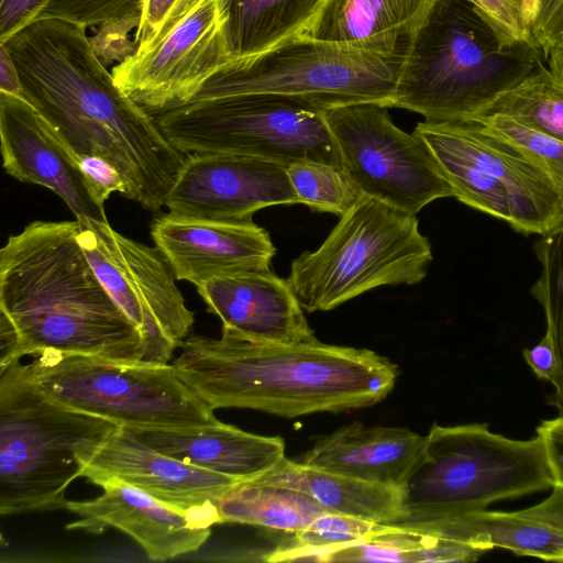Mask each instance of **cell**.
Wrapping results in <instances>:
<instances>
[{
    "instance_id": "cell-31",
    "label": "cell",
    "mask_w": 563,
    "mask_h": 563,
    "mask_svg": "<svg viewBox=\"0 0 563 563\" xmlns=\"http://www.w3.org/2000/svg\"><path fill=\"white\" fill-rule=\"evenodd\" d=\"M379 523L366 519L324 512L292 537L283 540L263 560L266 562L316 561L327 552L371 538Z\"/></svg>"
},
{
    "instance_id": "cell-22",
    "label": "cell",
    "mask_w": 563,
    "mask_h": 563,
    "mask_svg": "<svg viewBox=\"0 0 563 563\" xmlns=\"http://www.w3.org/2000/svg\"><path fill=\"white\" fill-rule=\"evenodd\" d=\"M120 429L163 454L239 482L263 475L285 457L280 437L254 434L221 421L188 428Z\"/></svg>"
},
{
    "instance_id": "cell-25",
    "label": "cell",
    "mask_w": 563,
    "mask_h": 563,
    "mask_svg": "<svg viewBox=\"0 0 563 563\" xmlns=\"http://www.w3.org/2000/svg\"><path fill=\"white\" fill-rule=\"evenodd\" d=\"M253 479L300 490L327 512L349 515L377 523H393L400 516L399 487L318 470L286 456L274 468Z\"/></svg>"
},
{
    "instance_id": "cell-15",
    "label": "cell",
    "mask_w": 563,
    "mask_h": 563,
    "mask_svg": "<svg viewBox=\"0 0 563 563\" xmlns=\"http://www.w3.org/2000/svg\"><path fill=\"white\" fill-rule=\"evenodd\" d=\"M81 477L95 485L106 478H119L186 514L203 528L219 523L216 500L240 483L163 454L120 427L88 452Z\"/></svg>"
},
{
    "instance_id": "cell-11",
    "label": "cell",
    "mask_w": 563,
    "mask_h": 563,
    "mask_svg": "<svg viewBox=\"0 0 563 563\" xmlns=\"http://www.w3.org/2000/svg\"><path fill=\"white\" fill-rule=\"evenodd\" d=\"M77 221L79 243L96 275L140 331L141 364H168L195 322L168 262L155 245L122 235L108 221Z\"/></svg>"
},
{
    "instance_id": "cell-33",
    "label": "cell",
    "mask_w": 563,
    "mask_h": 563,
    "mask_svg": "<svg viewBox=\"0 0 563 563\" xmlns=\"http://www.w3.org/2000/svg\"><path fill=\"white\" fill-rule=\"evenodd\" d=\"M143 5L144 0H44L30 22L56 19L85 27L124 24L136 29Z\"/></svg>"
},
{
    "instance_id": "cell-39",
    "label": "cell",
    "mask_w": 563,
    "mask_h": 563,
    "mask_svg": "<svg viewBox=\"0 0 563 563\" xmlns=\"http://www.w3.org/2000/svg\"><path fill=\"white\" fill-rule=\"evenodd\" d=\"M79 163L101 202L104 203L114 191L123 196V180L111 164L98 157H85Z\"/></svg>"
},
{
    "instance_id": "cell-27",
    "label": "cell",
    "mask_w": 563,
    "mask_h": 563,
    "mask_svg": "<svg viewBox=\"0 0 563 563\" xmlns=\"http://www.w3.org/2000/svg\"><path fill=\"white\" fill-rule=\"evenodd\" d=\"M219 523L233 522L294 533L327 512L307 494L255 479L235 484L214 503Z\"/></svg>"
},
{
    "instance_id": "cell-29",
    "label": "cell",
    "mask_w": 563,
    "mask_h": 563,
    "mask_svg": "<svg viewBox=\"0 0 563 563\" xmlns=\"http://www.w3.org/2000/svg\"><path fill=\"white\" fill-rule=\"evenodd\" d=\"M534 252L541 264V274L531 292L543 307L545 335L556 354L558 371L551 380L554 386L553 405L559 416H563V220L540 235Z\"/></svg>"
},
{
    "instance_id": "cell-9",
    "label": "cell",
    "mask_w": 563,
    "mask_h": 563,
    "mask_svg": "<svg viewBox=\"0 0 563 563\" xmlns=\"http://www.w3.org/2000/svg\"><path fill=\"white\" fill-rule=\"evenodd\" d=\"M31 357L25 371L47 399L119 427L188 428L220 421L173 364H120L53 350Z\"/></svg>"
},
{
    "instance_id": "cell-34",
    "label": "cell",
    "mask_w": 563,
    "mask_h": 563,
    "mask_svg": "<svg viewBox=\"0 0 563 563\" xmlns=\"http://www.w3.org/2000/svg\"><path fill=\"white\" fill-rule=\"evenodd\" d=\"M498 35L503 45L536 44L533 26L540 0H467Z\"/></svg>"
},
{
    "instance_id": "cell-38",
    "label": "cell",
    "mask_w": 563,
    "mask_h": 563,
    "mask_svg": "<svg viewBox=\"0 0 563 563\" xmlns=\"http://www.w3.org/2000/svg\"><path fill=\"white\" fill-rule=\"evenodd\" d=\"M537 435L542 440L553 485L563 487V416L542 421Z\"/></svg>"
},
{
    "instance_id": "cell-19",
    "label": "cell",
    "mask_w": 563,
    "mask_h": 563,
    "mask_svg": "<svg viewBox=\"0 0 563 563\" xmlns=\"http://www.w3.org/2000/svg\"><path fill=\"white\" fill-rule=\"evenodd\" d=\"M100 496L67 500L65 509L78 517L67 530L100 534L109 528L133 539L152 561H166L197 551L211 534L189 516L115 477L100 481Z\"/></svg>"
},
{
    "instance_id": "cell-8",
    "label": "cell",
    "mask_w": 563,
    "mask_h": 563,
    "mask_svg": "<svg viewBox=\"0 0 563 563\" xmlns=\"http://www.w3.org/2000/svg\"><path fill=\"white\" fill-rule=\"evenodd\" d=\"M325 108L303 97L245 93L190 102L155 118L165 137L186 155L230 153L286 167L299 161L343 167Z\"/></svg>"
},
{
    "instance_id": "cell-10",
    "label": "cell",
    "mask_w": 563,
    "mask_h": 563,
    "mask_svg": "<svg viewBox=\"0 0 563 563\" xmlns=\"http://www.w3.org/2000/svg\"><path fill=\"white\" fill-rule=\"evenodd\" d=\"M405 49L388 53L297 35L263 53L229 60L191 102L277 93L327 107L376 102L393 108Z\"/></svg>"
},
{
    "instance_id": "cell-18",
    "label": "cell",
    "mask_w": 563,
    "mask_h": 563,
    "mask_svg": "<svg viewBox=\"0 0 563 563\" xmlns=\"http://www.w3.org/2000/svg\"><path fill=\"white\" fill-rule=\"evenodd\" d=\"M154 245L178 280L195 286L246 271L269 269L276 249L254 221L185 219L163 213L151 223Z\"/></svg>"
},
{
    "instance_id": "cell-7",
    "label": "cell",
    "mask_w": 563,
    "mask_h": 563,
    "mask_svg": "<svg viewBox=\"0 0 563 563\" xmlns=\"http://www.w3.org/2000/svg\"><path fill=\"white\" fill-rule=\"evenodd\" d=\"M431 261L416 214L364 195L320 247L292 261L287 283L305 311H328L373 288L418 284Z\"/></svg>"
},
{
    "instance_id": "cell-14",
    "label": "cell",
    "mask_w": 563,
    "mask_h": 563,
    "mask_svg": "<svg viewBox=\"0 0 563 563\" xmlns=\"http://www.w3.org/2000/svg\"><path fill=\"white\" fill-rule=\"evenodd\" d=\"M299 203L286 166L246 155H187L170 188L168 213L195 220L246 222L263 208Z\"/></svg>"
},
{
    "instance_id": "cell-3",
    "label": "cell",
    "mask_w": 563,
    "mask_h": 563,
    "mask_svg": "<svg viewBox=\"0 0 563 563\" xmlns=\"http://www.w3.org/2000/svg\"><path fill=\"white\" fill-rule=\"evenodd\" d=\"M173 361L177 375L213 410L253 409L295 418L342 412L384 400L398 366L368 349L253 342L189 334Z\"/></svg>"
},
{
    "instance_id": "cell-41",
    "label": "cell",
    "mask_w": 563,
    "mask_h": 563,
    "mask_svg": "<svg viewBox=\"0 0 563 563\" xmlns=\"http://www.w3.org/2000/svg\"><path fill=\"white\" fill-rule=\"evenodd\" d=\"M523 357L538 378L552 380L558 371V358L547 335L537 345L526 349Z\"/></svg>"
},
{
    "instance_id": "cell-2",
    "label": "cell",
    "mask_w": 563,
    "mask_h": 563,
    "mask_svg": "<svg viewBox=\"0 0 563 563\" xmlns=\"http://www.w3.org/2000/svg\"><path fill=\"white\" fill-rule=\"evenodd\" d=\"M74 221L36 220L0 250V367L45 350L141 364L140 331L99 280Z\"/></svg>"
},
{
    "instance_id": "cell-4",
    "label": "cell",
    "mask_w": 563,
    "mask_h": 563,
    "mask_svg": "<svg viewBox=\"0 0 563 563\" xmlns=\"http://www.w3.org/2000/svg\"><path fill=\"white\" fill-rule=\"evenodd\" d=\"M544 59L537 44L503 45L467 0H433L408 37L393 108L431 121L473 120Z\"/></svg>"
},
{
    "instance_id": "cell-42",
    "label": "cell",
    "mask_w": 563,
    "mask_h": 563,
    "mask_svg": "<svg viewBox=\"0 0 563 563\" xmlns=\"http://www.w3.org/2000/svg\"><path fill=\"white\" fill-rule=\"evenodd\" d=\"M0 92L22 97V86L16 67L3 45L0 44Z\"/></svg>"
},
{
    "instance_id": "cell-13",
    "label": "cell",
    "mask_w": 563,
    "mask_h": 563,
    "mask_svg": "<svg viewBox=\"0 0 563 563\" xmlns=\"http://www.w3.org/2000/svg\"><path fill=\"white\" fill-rule=\"evenodd\" d=\"M230 60L219 0H203L156 44L112 68L119 88L156 117L188 104Z\"/></svg>"
},
{
    "instance_id": "cell-37",
    "label": "cell",
    "mask_w": 563,
    "mask_h": 563,
    "mask_svg": "<svg viewBox=\"0 0 563 563\" xmlns=\"http://www.w3.org/2000/svg\"><path fill=\"white\" fill-rule=\"evenodd\" d=\"M533 37L544 57L563 40V0H540Z\"/></svg>"
},
{
    "instance_id": "cell-5",
    "label": "cell",
    "mask_w": 563,
    "mask_h": 563,
    "mask_svg": "<svg viewBox=\"0 0 563 563\" xmlns=\"http://www.w3.org/2000/svg\"><path fill=\"white\" fill-rule=\"evenodd\" d=\"M119 426L51 401L21 360L0 367V514L66 507L87 453Z\"/></svg>"
},
{
    "instance_id": "cell-1",
    "label": "cell",
    "mask_w": 563,
    "mask_h": 563,
    "mask_svg": "<svg viewBox=\"0 0 563 563\" xmlns=\"http://www.w3.org/2000/svg\"><path fill=\"white\" fill-rule=\"evenodd\" d=\"M0 44L16 67L22 97L77 159H104L120 174L125 198L159 211L187 155L118 87L87 27L35 20Z\"/></svg>"
},
{
    "instance_id": "cell-24",
    "label": "cell",
    "mask_w": 563,
    "mask_h": 563,
    "mask_svg": "<svg viewBox=\"0 0 563 563\" xmlns=\"http://www.w3.org/2000/svg\"><path fill=\"white\" fill-rule=\"evenodd\" d=\"M433 0H322L300 34L380 52L406 47Z\"/></svg>"
},
{
    "instance_id": "cell-43",
    "label": "cell",
    "mask_w": 563,
    "mask_h": 563,
    "mask_svg": "<svg viewBox=\"0 0 563 563\" xmlns=\"http://www.w3.org/2000/svg\"><path fill=\"white\" fill-rule=\"evenodd\" d=\"M545 60L550 71L563 82V40L550 49Z\"/></svg>"
},
{
    "instance_id": "cell-17",
    "label": "cell",
    "mask_w": 563,
    "mask_h": 563,
    "mask_svg": "<svg viewBox=\"0 0 563 563\" xmlns=\"http://www.w3.org/2000/svg\"><path fill=\"white\" fill-rule=\"evenodd\" d=\"M0 141L10 176L52 190L76 220L108 221L104 203L77 157L23 97L0 92Z\"/></svg>"
},
{
    "instance_id": "cell-30",
    "label": "cell",
    "mask_w": 563,
    "mask_h": 563,
    "mask_svg": "<svg viewBox=\"0 0 563 563\" xmlns=\"http://www.w3.org/2000/svg\"><path fill=\"white\" fill-rule=\"evenodd\" d=\"M413 132L429 146L452 188L453 197L474 209L509 222V197L500 183L419 124Z\"/></svg>"
},
{
    "instance_id": "cell-36",
    "label": "cell",
    "mask_w": 563,
    "mask_h": 563,
    "mask_svg": "<svg viewBox=\"0 0 563 563\" xmlns=\"http://www.w3.org/2000/svg\"><path fill=\"white\" fill-rule=\"evenodd\" d=\"M203 0H144L134 36L135 52L156 44Z\"/></svg>"
},
{
    "instance_id": "cell-26",
    "label": "cell",
    "mask_w": 563,
    "mask_h": 563,
    "mask_svg": "<svg viewBox=\"0 0 563 563\" xmlns=\"http://www.w3.org/2000/svg\"><path fill=\"white\" fill-rule=\"evenodd\" d=\"M322 0H219L230 60L253 56L300 35Z\"/></svg>"
},
{
    "instance_id": "cell-23",
    "label": "cell",
    "mask_w": 563,
    "mask_h": 563,
    "mask_svg": "<svg viewBox=\"0 0 563 563\" xmlns=\"http://www.w3.org/2000/svg\"><path fill=\"white\" fill-rule=\"evenodd\" d=\"M424 440L407 428L365 427L354 421L319 437L308 451L292 460L360 481L400 487Z\"/></svg>"
},
{
    "instance_id": "cell-12",
    "label": "cell",
    "mask_w": 563,
    "mask_h": 563,
    "mask_svg": "<svg viewBox=\"0 0 563 563\" xmlns=\"http://www.w3.org/2000/svg\"><path fill=\"white\" fill-rule=\"evenodd\" d=\"M343 168L363 195L417 214L431 201L453 197L432 152L415 132L391 121L388 107L355 102L323 109Z\"/></svg>"
},
{
    "instance_id": "cell-16",
    "label": "cell",
    "mask_w": 563,
    "mask_h": 563,
    "mask_svg": "<svg viewBox=\"0 0 563 563\" xmlns=\"http://www.w3.org/2000/svg\"><path fill=\"white\" fill-rule=\"evenodd\" d=\"M467 157L506 189L509 224L523 234H543L563 220V192L522 148L475 120L418 123Z\"/></svg>"
},
{
    "instance_id": "cell-32",
    "label": "cell",
    "mask_w": 563,
    "mask_h": 563,
    "mask_svg": "<svg viewBox=\"0 0 563 563\" xmlns=\"http://www.w3.org/2000/svg\"><path fill=\"white\" fill-rule=\"evenodd\" d=\"M286 172L299 203L320 212L343 216L364 195L339 165L299 161L289 164Z\"/></svg>"
},
{
    "instance_id": "cell-6",
    "label": "cell",
    "mask_w": 563,
    "mask_h": 563,
    "mask_svg": "<svg viewBox=\"0 0 563 563\" xmlns=\"http://www.w3.org/2000/svg\"><path fill=\"white\" fill-rule=\"evenodd\" d=\"M553 486L539 435L515 440L487 423H433L401 484L400 516L420 522L486 509L492 503Z\"/></svg>"
},
{
    "instance_id": "cell-35",
    "label": "cell",
    "mask_w": 563,
    "mask_h": 563,
    "mask_svg": "<svg viewBox=\"0 0 563 563\" xmlns=\"http://www.w3.org/2000/svg\"><path fill=\"white\" fill-rule=\"evenodd\" d=\"M473 120L522 148L550 175L563 192V142L501 115H483Z\"/></svg>"
},
{
    "instance_id": "cell-20",
    "label": "cell",
    "mask_w": 563,
    "mask_h": 563,
    "mask_svg": "<svg viewBox=\"0 0 563 563\" xmlns=\"http://www.w3.org/2000/svg\"><path fill=\"white\" fill-rule=\"evenodd\" d=\"M198 294L222 329L242 339L275 344L316 340L287 279L271 269L246 271L205 282Z\"/></svg>"
},
{
    "instance_id": "cell-21",
    "label": "cell",
    "mask_w": 563,
    "mask_h": 563,
    "mask_svg": "<svg viewBox=\"0 0 563 563\" xmlns=\"http://www.w3.org/2000/svg\"><path fill=\"white\" fill-rule=\"evenodd\" d=\"M412 530L440 540L489 551L506 549L517 555L563 562V487L538 505L518 511L467 512L435 520L405 522Z\"/></svg>"
},
{
    "instance_id": "cell-28",
    "label": "cell",
    "mask_w": 563,
    "mask_h": 563,
    "mask_svg": "<svg viewBox=\"0 0 563 563\" xmlns=\"http://www.w3.org/2000/svg\"><path fill=\"white\" fill-rule=\"evenodd\" d=\"M483 115L506 117L563 142V82L542 66L500 96Z\"/></svg>"
},
{
    "instance_id": "cell-40",
    "label": "cell",
    "mask_w": 563,
    "mask_h": 563,
    "mask_svg": "<svg viewBox=\"0 0 563 563\" xmlns=\"http://www.w3.org/2000/svg\"><path fill=\"white\" fill-rule=\"evenodd\" d=\"M44 0H0V42L25 26Z\"/></svg>"
}]
</instances>
